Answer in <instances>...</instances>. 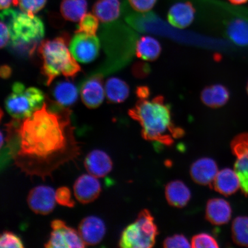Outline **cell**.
Returning <instances> with one entry per match:
<instances>
[{
	"mask_svg": "<svg viewBox=\"0 0 248 248\" xmlns=\"http://www.w3.org/2000/svg\"><path fill=\"white\" fill-rule=\"evenodd\" d=\"M14 120L6 125L4 163L13 159L27 175L45 179L79 156L69 110L59 105L50 109L45 102L32 116Z\"/></svg>",
	"mask_w": 248,
	"mask_h": 248,
	"instance_id": "1",
	"label": "cell"
},
{
	"mask_svg": "<svg viewBox=\"0 0 248 248\" xmlns=\"http://www.w3.org/2000/svg\"><path fill=\"white\" fill-rule=\"evenodd\" d=\"M129 114L140 124L142 138L148 141L170 146L175 139L184 136V129L173 123L170 107L162 96L151 100L140 99Z\"/></svg>",
	"mask_w": 248,
	"mask_h": 248,
	"instance_id": "2",
	"label": "cell"
},
{
	"mask_svg": "<svg viewBox=\"0 0 248 248\" xmlns=\"http://www.w3.org/2000/svg\"><path fill=\"white\" fill-rule=\"evenodd\" d=\"M1 18L8 27L12 47L20 53L32 55L45 36L41 19L35 15L9 8L1 12Z\"/></svg>",
	"mask_w": 248,
	"mask_h": 248,
	"instance_id": "3",
	"label": "cell"
},
{
	"mask_svg": "<svg viewBox=\"0 0 248 248\" xmlns=\"http://www.w3.org/2000/svg\"><path fill=\"white\" fill-rule=\"evenodd\" d=\"M67 37H58L52 40H43L39 46L43 60L42 73L49 85L58 76L75 77L80 67L68 48Z\"/></svg>",
	"mask_w": 248,
	"mask_h": 248,
	"instance_id": "4",
	"label": "cell"
},
{
	"mask_svg": "<svg viewBox=\"0 0 248 248\" xmlns=\"http://www.w3.org/2000/svg\"><path fill=\"white\" fill-rule=\"evenodd\" d=\"M45 97L40 89L26 88L20 82L12 86V92L5 100V108L14 119L23 120L32 115L45 104Z\"/></svg>",
	"mask_w": 248,
	"mask_h": 248,
	"instance_id": "5",
	"label": "cell"
},
{
	"mask_svg": "<svg viewBox=\"0 0 248 248\" xmlns=\"http://www.w3.org/2000/svg\"><path fill=\"white\" fill-rule=\"evenodd\" d=\"M158 230L154 218L147 209L139 214L135 222L123 231L119 247L124 248H150L156 242Z\"/></svg>",
	"mask_w": 248,
	"mask_h": 248,
	"instance_id": "6",
	"label": "cell"
},
{
	"mask_svg": "<svg viewBox=\"0 0 248 248\" xmlns=\"http://www.w3.org/2000/svg\"><path fill=\"white\" fill-rule=\"evenodd\" d=\"M50 238L45 244L47 248H82L86 247L78 231L68 226L61 219L51 222Z\"/></svg>",
	"mask_w": 248,
	"mask_h": 248,
	"instance_id": "7",
	"label": "cell"
},
{
	"mask_svg": "<svg viewBox=\"0 0 248 248\" xmlns=\"http://www.w3.org/2000/svg\"><path fill=\"white\" fill-rule=\"evenodd\" d=\"M70 43V50L76 60L88 63L98 57L100 49V40L96 35L76 33Z\"/></svg>",
	"mask_w": 248,
	"mask_h": 248,
	"instance_id": "8",
	"label": "cell"
},
{
	"mask_svg": "<svg viewBox=\"0 0 248 248\" xmlns=\"http://www.w3.org/2000/svg\"><path fill=\"white\" fill-rule=\"evenodd\" d=\"M232 153L237 157L234 170L240 180L242 192L248 195V133H241L231 142Z\"/></svg>",
	"mask_w": 248,
	"mask_h": 248,
	"instance_id": "9",
	"label": "cell"
},
{
	"mask_svg": "<svg viewBox=\"0 0 248 248\" xmlns=\"http://www.w3.org/2000/svg\"><path fill=\"white\" fill-rule=\"evenodd\" d=\"M56 202L55 191L47 186H36L28 195V205L37 215H49L54 210Z\"/></svg>",
	"mask_w": 248,
	"mask_h": 248,
	"instance_id": "10",
	"label": "cell"
},
{
	"mask_svg": "<svg viewBox=\"0 0 248 248\" xmlns=\"http://www.w3.org/2000/svg\"><path fill=\"white\" fill-rule=\"evenodd\" d=\"M78 231L86 246H96L104 239L106 226L103 220L98 217L91 216L80 221Z\"/></svg>",
	"mask_w": 248,
	"mask_h": 248,
	"instance_id": "11",
	"label": "cell"
},
{
	"mask_svg": "<svg viewBox=\"0 0 248 248\" xmlns=\"http://www.w3.org/2000/svg\"><path fill=\"white\" fill-rule=\"evenodd\" d=\"M103 78L97 74L87 79L80 88V97L86 106L95 108L100 106L105 98Z\"/></svg>",
	"mask_w": 248,
	"mask_h": 248,
	"instance_id": "12",
	"label": "cell"
},
{
	"mask_svg": "<svg viewBox=\"0 0 248 248\" xmlns=\"http://www.w3.org/2000/svg\"><path fill=\"white\" fill-rule=\"evenodd\" d=\"M73 189L77 201L82 204H88L100 196L101 186L97 178L89 173L80 176L74 183Z\"/></svg>",
	"mask_w": 248,
	"mask_h": 248,
	"instance_id": "13",
	"label": "cell"
},
{
	"mask_svg": "<svg viewBox=\"0 0 248 248\" xmlns=\"http://www.w3.org/2000/svg\"><path fill=\"white\" fill-rule=\"evenodd\" d=\"M85 167L89 174L96 178H104L112 170L113 162L104 151L95 150L85 157Z\"/></svg>",
	"mask_w": 248,
	"mask_h": 248,
	"instance_id": "14",
	"label": "cell"
},
{
	"mask_svg": "<svg viewBox=\"0 0 248 248\" xmlns=\"http://www.w3.org/2000/svg\"><path fill=\"white\" fill-rule=\"evenodd\" d=\"M218 166L215 161L210 158L203 157L192 164L190 175L193 181L201 185L212 184L217 173Z\"/></svg>",
	"mask_w": 248,
	"mask_h": 248,
	"instance_id": "15",
	"label": "cell"
},
{
	"mask_svg": "<svg viewBox=\"0 0 248 248\" xmlns=\"http://www.w3.org/2000/svg\"><path fill=\"white\" fill-rule=\"evenodd\" d=\"M195 14V9L191 2H180L170 7L167 17L172 26L183 29L193 23Z\"/></svg>",
	"mask_w": 248,
	"mask_h": 248,
	"instance_id": "16",
	"label": "cell"
},
{
	"mask_svg": "<svg viewBox=\"0 0 248 248\" xmlns=\"http://www.w3.org/2000/svg\"><path fill=\"white\" fill-rule=\"evenodd\" d=\"M232 208L228 201L221 198H213L207 202L206 217L215 225H222L230 221Z\"/></svg>",
	"mask_w": 248,
	"mask_h": 248,
	"instance_id": "17",
	"label": "cell"
},
{
	"mask_svg": "<svg viewBox=\"0 0 248 248\" xmlns=\"http://www.w3.org/2000/svg\"><path fill=\"white\" fill-rule=\"evenodd\" d=\"M210 187L225 196H229L236 192L240 187V183L235 170L225 169L217 173Z\"/></svg>",
	"mask_w": 248,
	"mask_h": 248,
	"instance_id": "18",
	"label": "cell"
},
{
	"mask_svg": "<svg viewBox=\"0 0 248 248\" xmlns=\"http://www.w3.org/2000/svg\"><path fill=\"white\" fill-rule=\"evenodd\" d=\"M166 198L170 206L183 207L187 204L191 198V192L184 182L173 181L166 187Z\"/></svg>",
	"mask_w": 248,
	"mask_h": 248,
	"instance_id": "19",
	"label": "cell"
},
{
	"mask_svg": "<svg viewBox=\"0 0 248 248\" xmlns=\"http://www.w3.org/2000/svg\"><path fill=\"white\" fill-rule=\"evenodd\" d=\"M201 98L206 106L218 108L227 103L230 98V93L224 85L216 84L204 88L201 93Z\"/></svg>",
	"mask_w": 248,
	"mask_h": 248,
	"instance_id": "20",
	"label": "cell"
},
{
	"mask_svg": "<svg viewBox=\"0 0 248 248\" xmlns=\"http://www.w3.org/2000/svg\"><path fill=\"white\" fill-rule=\"evenodd\" d=\"M52 95L56 102L65 108L76 103L78 97V91L72 82L65 80L56 83L52 91Z\"/></svg>",
	"mask_w": 248,
	"mask_h": 248,
	"instance_id": "21",
	"label": "cell"
},
{
	"mask_svg": "<svg viewBox=\"0 0 248 248\" xmlns=\"http://www.w3.org/2000/svg\"><path fill=\"white\" fill-rule=\"evenodd\" d=\"M135 51L137 57L142 60L154 61L159 58L162 46L159 42L153 37L142 36L136 43Z\"/></svg>",
	"mask_w": 248,
	"mask_h": 248,
	"instance_id": "22",
	"label": "cell"
},
{
	"mask_svg": "<svg viewBox=\"0 0 248 248\" xmlns=\"http://www.w3.org/2000/svg\"><path fill=\"white\" fill-rule=\"evenodd\" d=\"M93 12L102 23L111 22L120 16L119 0H98L93 6Z\"/></svg>",
	"mask_w": 248,
	"mask_h": 248,
	"instance_id": "23",
	"label": "cell"
},
{
	"mask_svg": "<svg viewBox=\"0 0 248 248\" xmlns=\"http://www.w3.org/2000/svg\"><path fill=\"white\" fill-rule=\"evenodd\" d=\"M105 89L107 100L110 103H121L129 97L130 90L128 85L118 78H108L105 84Z\"/></svg>",
	"mask_w": 248,
	"mask_h": 248,
	"instance_id": "24",
	"label": "cell"
},
{
	"mask_svg": "<svg viewBox=\"0 0 248 248\" xmlns=\"http://www.w3.org/2000/svg\"><path fill=\"white\" fill-rule=\"evenodd\" d=\"M86 0H63L61 12L65 19L73 22H79L87 11Z\"/></svg>",
	"mask_w": 248,
	"mask_h": 248,
	"instance_id": "25",
	"label": "cell"
},
{
	"mask_svg": "<svg viewBox=\"0 0 248 248\" xmlns=\"http://www.w3.org/2000/svg\"><path fill=\"white\" fill-rule=\"evenodd\" d=\"M226 33L231 41L240 46H248V21L235 18L228 24Z\"/></svg>",
	"mask_w": 248,
	"mask_h": 248,
	"instance_id": "26",
	"label": "cell"
},
{
	"mask_svg": "<svg viewBox=\"0 0 248 248\" xmlns=\"http://www.w3.org/2000/svg\"><path fill=\"white\" fill-rule=\"evenodd\" d=\"M232 237L238 246L248 247V217H238L232 224Z\"/></svg>",
	"mask_w": 248,
	"mask_h": 248,
	"instance_id": "27",
	"label": "cell"
},
{
	"mask_svg": "<svg viewBox=\"0 0 248 248\" xmlns=\"http://www.w3.org/2000/svg\"><path fill=\"white\" fill-rule=\"evenodd\" d=\"M98 20V18L94 14H86L79 21L78 29L76 33L96 35L99 26Z\"/></svg>",
	"mask_w": 248,
	"mask_h": 248,
	"instance_id": "28",
	"label": "cell"
},
{
	"mask_svg": "<svg viewBox=\"0 0 248 248\" xmlns=\"http://www.w3.org/2000/svg\"><path fill=\"white\" fill-rule=\"evenodd\" d=\"M191 247L197 248H219L218 243L212 235L201 233L194 235L191 240Z\"/></svg>",
	"mask_w": 248,
	"mask_h": 248,
	"instance_id": "29",
	"label": "cell"
},
{
	"mask_svg": "<svg viewBox=\"0 0 248 248\" xmlns=\"http://www.w3.org/2000/svg\"><path fill=\"white\" fill-rule=\"evenodd\" d=\"M46 0H17L21 11L25 13L35 15L44 8Z\"/></svg>",
	"mask_w": 248,
	"mask_h": 248,
	"instance_id": "30",
	"label": "cell"
},
{
	"mask_svg": "<svg viewBox=\"0 0 248 248\" xmlns=\"http://www.w3.org/2000/svg\"><path fill=\"white\" fill-rule=\"evenodd\" d=\"M0 248H23V241L17 235L11 232L4 231L0 237Z\"/></svg>",
	"mask_w": 248,
	"mask_h": 248,
	"instance_id": "31",
	"label": "cell"
},
{
	"mask_svg": "<svg viewBox=\"0 0 248 248\" xmlns=\"http://www.w3.org/2000/svg\"><path fill=\"white\" fill-rule=\"evenodd\" d=\"M55 199L58 204L67 207H74L75 202L72 199L70 189L67 187L58 188L55 191Z\"/></svg>",
	"mask_w": 248,
	"mask_h": 248,
	"instance_id": "32",
	"label": "cell"
},
{
	"mask_svg": "<svg viewBox=\"0 0 248 248\" xmlns=\"http://www.w3.org/2000/svg\"><path fill=\"white\" fill-rule=\"evenodd\" d=\"M163 246L167 248H190L191 245L184 235L175 234L166 238L164 241Z\"/></svg>",
	"mask_w": 248,
	"mask_h": 248,
	"instance_id": "33",
	"label": "cell"
},
{
	"mask_svg": "<svg viewBox=\"0 0 248 248\" xmlns=\"http://www.w3.org/2000/svg\"><path fill=\"white\" fill-rule=\"evenodd\" d=\"M157 0H129L133 9L139 12H147L153 9Z\"/></svg>",
	"mask_w": 248,
	"mask_h": 248,
	"instance_id": "34",
	"label": "cell"
},
{
	"mask_svg": "<svg viewBox=\"0 0 248 248\" xmlns=\"http://www.w3.org/2000/svg\"><path fill=\"white\" fill-rule=\"evenodd\" d=\"M1 48H4L10 42L11 36L8 27L4 22L1 21Z\"/></svg>",
	"mask_w": 248,
	"mask_h": 248,
	"instance_id": "35",
	"label": "cell"
},
{
	"mask_svg": "<svg viewBox=\"0 0 248 248\" xmlns=\"http://www.w3.org/2000/svg\"><path fill=\"white\" fill-rule=\"evenodd\" d=\"M138 97L140 99H146L150 95V91L147 87H139L136 91Z\"/></svg>",
	"mask_w": 248,
	"mask_h": 248,
	"instance_id": "36",
	"label": "cell"
},
{
	"mask_svg": "<svg viewBox=\"0 0 248 248\" xmlns=\"http://www.w3.org/2000/svg\"><path fill=\"white\" fill-rule=\"evenodd\" d=\"M12 4L17 5V0H0V8L5 10L10 7Z\"/></svg>",
	"mask_w": 248,
	"mask_h": 248,
	"instance_id": "37",
	"label": "cell"
},
{
	"mask_svg": "<svg viewBox=\"0 0 248 248\" xmlns=\"http://www.w3.org/2000/svg\"><path fill=\"white\" fill-rule=\"evenodd\" d=\"M0 74H1V77L2 78L7 79L11 76L12 70L8 66L5 65V66L1 67Z\"/></svg>",
	"mask_w": 248,
	"mask_h": 248,
	"instance_id": "38",
	"label": "cell"
},
{
	"mask_svg": "<svg viewBox=\"0 0 248 248\" xmlns=\"http://www.w3.org/2000/svg\"><path fill=\"white\" fill-rule=\"evenodd\" d=\"M229 1L234 5H243L246 4L248 0H229Z\"/></svg>",
	"mask_w": 248,
	"mask_h": 248,
	"instance_id": "39",
	"label": "cell"
},
{
	"mask_svg": "<svg viewBox=\"0 0 248 248\" xmlns=\"http://www.w3.org/2000/svg\"><path fill=\"white\" fill-rule=\"evenodd\" d=\"M247 93H248V83H247Z\"/></svg>",
	"mask_w": 248,
	"mask_h": 248,
	"instance_id": "40",
	"label": "cell"
}]
</instances>
